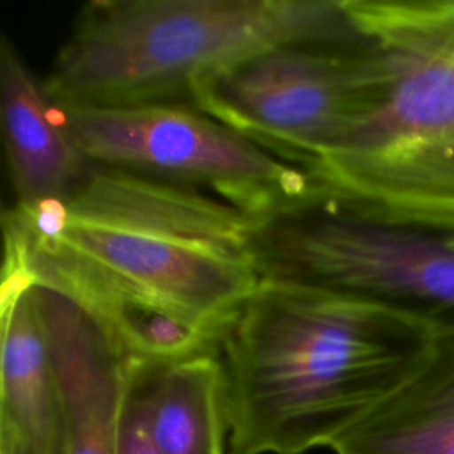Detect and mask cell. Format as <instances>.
<instances>
[{"label": "cell", "mask_w": 454, "mask_h": 454, "mask_svg": "<svg viewBox=\"0 0 454 454\" xmlns=\"http://www.w3.org/2000/svg\"><path fill=\"white\" fill-rule=\"evenodd\" d=\"M254 216L209 193L89 163L62 197L4 211V270L76 305L128 360L220 353L261 275Z\"/></svg>", "instance_id": "obj_1"}, {"label": "cell", "mask_w": 454, "mask_h": 454, "mask_svg": "<svg viewBox=\"0 0 454 454\" xmlns=\"http://www.w3.org/2000/svg\"><path fill=\"white\" fill-rule=\"evenodd\" d=\"M434 332L353 294L261 278L227 328V454L330 447L420 365Z\"/></svg>", "instance_id": "obj_2"}, {"label": "cell", "mask_w": 454, "mask_h": 454, "mask_svg": "<svg viewBox=\"0 0 454 454\" xmlns=\"http://www.w3.org/2000/svg\"><path fill=\"white\" fill-rule=\"evenodd\" d=\"M117 454H163L151 436L140 397L129 383V372L119 426Z\"/></svg>", "instance_id": "obj_13"}, {"label": "cell", "mask_w": 454, "mask_h": 454, "mask_svg": "<svg viewBox=\"0 0 454 454\" xmlns=\"http://www.w3.org/2000/svg\"><path fill=\"white\" fill-rule=\"evenodd\" d=\"M2 131L14 206L34 207L67 193L89 167L64 110L11 39H0Z\"/></svg>", "instance_id": "obj_10"}, {"label": "cell", "mask_w": 454, "mask_h": 454, "mask_svg": "<svg viewBox=\"0 0 454 454\" xmlns=\"http://www.w3.org/2000/svg\"><path fill=\"white\" fill-rule=\"evenodd\" d=\"M452 231H454V227H452Z\"/></svg>", "instance_id": "obj_14"}, {"label": "cell", "mask_w": 454, "mask_h": 454, "mask_svg": "<svg viewBox=\"0 0 454 454\" xmlns=\"http://www.w3.org/2000/svg\"><path fill=\"white\" fill-rule=\"evenodd\" d=\"M37 289L64 392L67 454H117L128 360L76 305Z\"/></svg>", "instance_id": "obj_9"}, {"label": "cell", "mask_w": 454, "mask_h": 454, "mask_svg": "<svg viewBox=\"0 0 454 454\" xmlns=\"http://www.w3.org/2000/svg\"><path fill=\"white\" fill-rule=\"evenodd\" d=\"M356 34L344 0H94L44 85L62 108L190 103L199 80L252 53Z\"/></svg>", "instance_id": "obj_4"}, {"label": "cell", "mask_w": 454, "mask_h": 454, "mask_svg": "<svg viewBox=\"0 0 454 454\" xmlns=\"http://www.w3.org/2000/svg\"><path fill=\"white\" fill-rule=\"evenodd\" d=\"M380 82L378 51L358 30L252 53L199 80L190 105L309 170L364 121Z\"/></svg>", "instance_id": "obj_6"}, {"label": "cell", "mask_w": 454, "mask_h": 454, "mask_svg": "<svg viewBox=\"0 0 454 454\" xmlns=\"http://www.w3.org/2000/svg\"><path fill=\"white\" fill-rule=\"evenodd\" d=\"M0 454H67V415L39 289L2 277Z\"/></svg>", "instance_id": "obj_8"}, {"label": "cell", "mask_w": 454, "mask_h": 454, "mask_svg": "<svg viewBox=\"0 0 454 454\" xmlns=\"http://www.w3.org/2000/svg\"><path fill=\"white\" fill-rule=\"evenodd\" d=\"M128 372L163 454H225L229 410L220 353L172 364L128 362Z\"/></svg>", "instance_id": "obj_12"}, {"label": "cell", "mask_w": 454, "mask_h": 454, "mask_svg": "<svg viewBox=\"0 0 454 454\" xmlns=\"http://www.w3.org/2000/svg\"><path fill=\"white\" fill-rule=\"evenodd\" d=\"M261 278L323 287L381 303L454 333V231L390 220L316 186L255 218Z\"/></svg>", "instance_id": "obj_5"}, {"label": "cell", "mask_w": 454, "mask_h": 454, "mask_svg": "<svg viewBox=\"0 0 454 454\" xmlns=\"http://www.w3.org/2000/svg\"><path fill=\"white\" fill-rule=\"evenodd\" d=\"M330 449L335 454H454V333H436L413 374Z\"/></svg>", "instance_id": "obj_11"}, {"label": "cell", "mask_w": 454, "mask_h": 454, "mask_svg": "<svg viewBox=\"0 0 454 454\" xmlns=\"http://www.w3.org/2000/svg\"><path fill=\"white\" fill-rule=\"evenodd\" d=\"M62 110L89 161L209 193L254 218L317 186L300 165L190 103Z\"/></svg>", "instance_id": "obj_7"}, {"label": "cell", "mask_w": 454, "mask_h": 454, "mask_svg": "<svg viewBox=\"0 0 454 454\" xmlns=\"http://www.w3.org/2000/svg\"><path fill=\"white\" fill-rule=\"evenodd\" d=\"M374 44L371 112L307 172L374 215L454 227V0H344Z\"/></svg>", "instance_id": "obj_3"}]
</instances>
